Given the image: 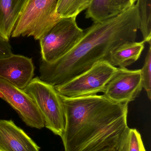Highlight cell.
<instances>
[{
  "instance_id": "6da1fadb",
  "label": "cell",
  "mask_w": 151,
  "mask_h": 151,
  "mask_svg": "<svg viewBox=\"0 0 151 151\" xmlns=\"http://www.w3.org/2000/svg\"><path fill=\"white\" fill-rule=\"evenodd\" d=\"M139 29L137 3L123 12L84 30L76 46L52 63L41 60L39 78L56 86L72 80L102 61L110 63L112 52L119 46L135 41Z\"/></svg>"
},
{
  "instance_id": "7a4b0ae2",
  "label": "cell",
  "mask_w": 151,
  "mask_h": 151,
  "mask_svg": "<svg viewBox=\"0 0 151 151\" xmlns=\"http://www.w3.org/2000/svg\"><path fill=\"white\" fill-rule=\"evenodd\" d=\"M60 95L65 125V151H99L119 143L128 131V104L104 95L69 98Z\"/></svg>"
},
{
  "instance_id": "3957f363",
  "label": "cell",
  "mask_w": 151,
  "mask_h": 151,
  "mask_svg": "<svg viewBox=\"0 0 151 151\" xmlns=\"http://www.w3.org/2000/svg\"><path fill=\"white\" fill-rule=\"evenodd\" d=\"M58 0H27L11 37H33L39 40L61 18L56 12Z\"/></svg>"
},
{
  "instance_id": "277c9868",
  "label": "cell",
  "mask_w": 151,
  "mask_h": 151,
  "mask_svg": "<svg viewBox=\"0 0 151 151\" xmlns=\"http://www.w3.org/2000/svg\"><path fill=\"white\" fill-rule=\"evenodd\" d=\"M24 91L31 97L39 109L45 127L61 137L65 125L64 109L60 95L55 87L36 76L32 79Z\"/></svg>"
},
{
  "instance_id": "5b68a950",
  "label": "cell",
  "mask_w": 151,
  "mask_h": 151,
  "mask_svg": "<svg viewBox=\"0 0 151 151\" xmlns=\"http://www.w3.org/2000/svg\"><path fill=\"white\" fill-rule=\"evenodd\" d=\"M76 17L61 18L40 41L41 60L52 63L69 53L80 40L84 30Z\"/></svg>"
},
{
  "instance_id": "8992f818",
  "label": "cell",
  "mask_w": 151,
  "mask_h": 151,
  "mask_svg": "<svg viewBox=\"0 0 151 151\" xmlns=\"http://www.w3.org/2000/svg\"><path fill=\"white\" fill-rule=\"evenodd\" d=\"M118 69L108 61H100L85 72L55 88L59 95L69 98L103 93L107 83Z\"/></svg>"
},
{
  "instance_id": "52a82bcc",
  "label": "cell",
  "mask_w": 151,
  "mask_h": 151,
  "mask_svg": "<svg viewBox=\"0 0 151 151\" xmlns=\"http://www.w3.org/2000/svg\"><path fill=\"white\" fill-rule=\"evenodd\" d=\"M0 98L17 112L28 127L38 129L45 127L42 115L31 97L23 90L1 78Z\"/></svg>"
},
{
  "instance_id": "ba28073f",
  "label": "cell",
  "mask_w": 151,
  "mask_h": 151,
  "mask_svg": "<svg viewBox=\"0 0 151 151\" xmlns=\"http://www.w3.org/2000/svg\"><path fill=\"white\" fill-rule=\"evenodd\" d=\"M142 88L141 70L118 67L107 83L103 95L116 103L129 104L139 96Z\"/></svg>"
},
{
  "instance_id": "9c48e42d",
  "label": "cell",
  "mask_w": 151,
  "mask_h": 151,
  "mask_svg": "<svg viewBox=\"0 0 151 151\" xmlns=\"http://www.w3.org/2000/svg\"><path fill=\"white\" fill-rule=\"evenodd\" d=\"M32 58L12 54L0 59V78L24 90L34 76Z\"/></svg>"
},
{
  "instance_id": "30bf717a",
  "label": "cell",
  "mask_w": 151,
  "mask_h": 151,
  "mask_svg": "<svg viewBox=\"0 0 151 151\" xmlns=\"http://www.w3.org/2000/svg\"><path fill=\"white\" fill-rule=\"evenodd\" d=\"M40 148L12 120L0 119V151H40Z\"/></svg>"
},
{
  "instance_id": "8fae6325",
  "label": "cell",
  "mask_w": 151,
  "mask_h": 151,
  "mask_svg": "<svg viewBox=\"0 0 151 151\" xmlns=\"http://www.w3.org/2000/svg\"><path fill=\"white\" fill-rule=\"evenodd\" d=\"M27 0H0V35L9 41Z\"/></svg>"
},
{
  "instance_id": "7c38bea8",
  "label": "cell",
  "mask_w": 151,
  "mask_h": 151,
  "mask_svg": "<svg viewBox=\"0 0 151 151\" xmlns=\"http://www.w3.org/2000/svg\"><path fill=\"white\" fill-rule=\"evenodd\" d=\"M145 42H129L119 46L111 54L110 63L119 68H127L140 58Z\"/></svg>"
},
{
  "instance_id": "4fadbf2b",
  "label": "cell",
  "mask_w": 151,
  "mask_h": 151,
  "mask_svg": "<svg viewBox=\"0 0 151 151\" xmlns=\"http://www.w3.org/2000/svg\"><path fill=\"white\" fill-rule=\"evenodd\" d=\"M92 0H58L56 12L60 18L76 17L87 10Z\"/></svg>"
},
{
  "instance_id": "5bb4252c",
  "label": "cell",
  "mask_w": 151,
  "mask_h": 151,
  "mask_svg": "<svg viewBox=\"0 0 151 151\" xmlns=\"http://www.w3.org/2000/svg\"><path fill=\"white\" fill-rule=\"evenodd\" d=\"M139 17V29L143 41L151 42V0H137Z\"/></svg>"
},
{
  "instance_id": "9a60e30c",
  "label": "cell",
  "mask_w": 151,
  "mask_h": 151,
  "mask_svg": "<svg viewBox=\"0 0 151 151\" xmlns=\"http://www.w3.org/2000/svg\"><path fill=\"white\" fill-rule=\"evenodd\" d=\"M110 0H92L87 9L86 17L94 23L101 22L110 17Z\"/></svg>"
},
{
  "instance_id": "2e32d148",
  "label": "cell",
  "mask_w": 151,
  "mask_h": 151,
  "mask_svg": "<svg viewBox=\"0 0 151 151\" xmlns=\"http://www.w3.org/2000/svg\"><path fill=\"white\" fill-rule=\"evenodd\" d=\"M145 57L144 64L141 70L143 88L147 92V96L151 99V46Z\"/></svg>"
},
{
  "instance_id": "e0dca14e",
  "label": "cell",
  "mask_w": 151,
  "mask_h": 151,
  "mask_svg": "<svg viewBox=\"0 0 151 151\" xmlns=\"http://www.w3.org/2000/svg\"><path fill=\"white\" fill-rule=\"evenodd\" d=\"M126 151H146L142 136L136 129H129L126 138Z\"/></svg>"
},
{
  "instance_id": "ac0fdd59",
  "label": "cell",
  "mask_w": 151,
  "mask_h": 151,
  "mask_svg": "<svg viewBox=\"0 0 151 151\" xmlns=\"http://www.w3.org/2000/svg\"><path fill=\"white\" fill-rule=\"evenodd\" d=\"M137 0H110V17L123 12L135 4Z\"/></svg>"
},
{
  "instance_id": "d6986e66",
  "label": "cell",
  "mask_w": 151,
  "mask_h": 151,
  "mask_svg": "<svg viewBox=\"0 0 151 151\" xmlns=\"http://www.w3.org/2000/svg\"><path fill=\"white\" fill-rule=\"evenodd\" d=\"M12 54V49L9 41L0 35V59L8 57Z\"/></svg>"
},
{
  "instance_id": "ffe728a7",
  "label": "cell",
  "mask_w": 151,
  "mask_h": 151,
  "mask_svg": "<svg viewBox=\"0 0 151 151\" xmlns=\"http://www.w3.org/2000/svg\"><path fill=\"white\" fill-rule=\"evenodd\" d=\"M126 135L123 140L118 144L113 145V146L107 147V148H105V149L99 151H126Z\"/></svg>"
}]
</instances>
